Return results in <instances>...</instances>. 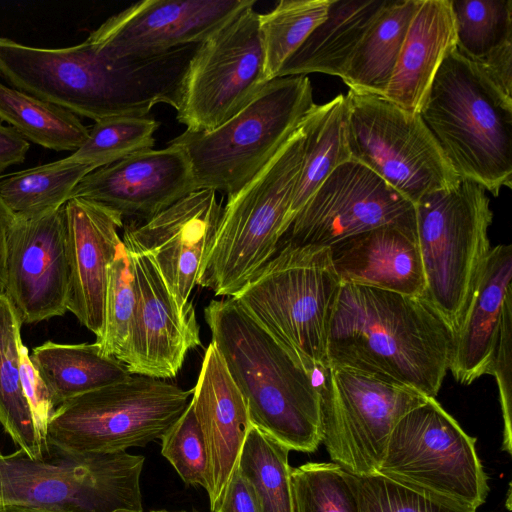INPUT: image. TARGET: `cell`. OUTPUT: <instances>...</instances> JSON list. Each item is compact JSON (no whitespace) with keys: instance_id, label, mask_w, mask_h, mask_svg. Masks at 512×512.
Masks as SVG:
<instances>
[{"instance_id":"obj_35","label":"cell","mask_w":512,"mask_h":512,"mask_svg":"<svg viewBox=\"0 0 512 512\" xmlns=\"http://www.w3.org/2000/svg\"><path fill=\"white\" fill-rule=\"evenodd\" d=\"M330 0H281L270 12L259 14V30L267 81L277 78L284 63L322 23Z\"/></svg>"},{"instance_id":"obj_2","label":"cell","mask_w":512,"mask_h":512,"mask_svg":"<svg viewBox=\"0 0 512 512\" xmlns=\"http://www.w3.org/2000/svg\"><path fill=\"white\" fill-rule=\"evenodd\" d=\"M455 332L424 295L341 283L328 328L327 367L337 366L435 398Z\"/></svg>"},{"instance_id":"obj_9","label":"cell","mask_w":512,"mask_h":512,"mask_svg":"<svg viewBox=\"0 0 512 512\" xmlns=\"http://www.w3.org/2000/svg\"><path fill=\"white\" fill-rule=\"evenodd\" d=\"M49 448L42 459L20 449L8 455L0 450V505L58 512H143L142 455Z\"/></svg>"},{"instance_id":"obj_31","label":"cell","mask_w":512,"mask_h":512,"mask_svg":"<svg viewBox=\"0 0 512 512\" xmlns=\"http://www.w3.org/2000/svg\"><path fill=\"white\" fill-rule=\"evenodd\" d=\"M22 323L0 294V424L13 443L33 459L45 457L22 392L18 345Z\"/></svg>"},{"instance_id":"obj_22","label":"cell","mask_w":512,"mask_h":512,"mask_svg":"<svg viewBox=\"0 0 512 512\" xmlns=\"http://www.w3.org/2000/svg\"><path fill=\"white\" fill-rule=\"evenodd\" d=\"M190 403L206 448L205 490L210 509L215 512L238 468L252 422L246 401L212 341L205 350Z\"/></svg>"},{"instance_id":"obj_21","label":"cell","mask_w":512,"mask_h":512,"mask_svg":"<svg viewBox=\"0 0 512 512\" xmlns=\"http://www.w3.org/2000/svg\"><path fill=\"white\" fill-rule=\"evenodd\" d=\"M69 290L67 309L100 339L111 263L122 241L124 219L111 209L83 198L65 203Z\"/></svg>"},{"instance_id":"obj_14","label":"cell","mask_w":512,"mask_h":512,"mask_svg":"<svg viewBox=\"0 0 512 512\" xmlns=\"http://www.w3.org/2000/svg\"><path fill=\"white\" fill-rule=\"evenodd\" d=\"M322 397V443L333 463L357 476L377 473L395 424L428 399L337 366L327 367Z\"/></svg>"},{"instance_id":"obj_5","label":"cell","mask_w":512,"mask_h":512,"mask_svg":"<svg viewBox=\"0 0 512 512\" xmlns=\"http://www.w3.org/2000/svg\"><path fill=\"white\" fill-rule=\"evenodd\" d=\"M341 282L329 247L281 243L232 298L312 375L326 374V344Z\"/></svg>"},{"instance_id":"obj_3","label":"cell","mask_w":512,"mask_h":512,"mask_svg":"<svg viewBox=\"0 0 512 512\" xmlns=\"http://www.w3.org/2000/svg\"><path fill=\"white\" fill-rule=\"evenodd\" d=\"M204 317L252 424L290 451H316L325 379L300 366L232 297L210 301Z\"/></svg>"},{"instance_id":"obj_4","label":"cell","mask_w":512,"mask_h":512,"mask_svg":"<svg viewBox=\"0 0 512 512\" xmlns=\"http://www.w3.org/2000/svg\"><path fill=\"white\" fill-rule=\"evenodd\" d=\"M419 115L460 179L495 197L512 188V96L480 66L450 52Z\"/></svg>"},{"instance_id":"obj_7","label":"cell","mask_w":512,"mask_h":512,"mask_svg":"<svg viewBox=\"0 0 512 512\" xmlns=\"http://www.w3.org/2000/svg\"><path fill=\"white\" fill-rule=\"evenodd\" d=\"M303 151L301 123L265 167L228 197L197 285L233 297L276 253L290 225Z\"/></svg>"},{"instance_id":"obj_18","label":"cell","mask_w":512,"mask_h":512,"mask_svg":"<svg viewBox=\"0 0 512 512\" xmlns=\"http://www.w3.org/2000/svg\"><path fill=\"white\" fill-rule=\"evenodd\" d=\"M124 245L137 295L126 366L131 374L162 380L174 378L187 353L201 345L194 305L176 299L147 253Z\"/></svg>"},{"instance_id":"obj_41","label":"cell","mask_w":512,"mask_h":512,"mask_svg":"<svg viewBox=\"0 0 512 512\" xmlns=\"http://www.w3.org/2000/svg\"><path fill=\"white\" fill-rule=\"evenodd\" d=\"M512 291L505 299L492 374L495 376L504 422L502 448L512 454Z\"/></svg>"},{"instance_id":"obj_47","label":"cell","mask_w":512,"mask_h":512,"mask_svg":"<svg viewBox=\"0 0 512 512\" xmlns=\"http://www.w3.org/2000/svg\"><path fill=\"white\" fill-rule=\"evenodd\" d=\"M151 512H170V511H166V510H159V511H151Z\"/></svg>"},{"instance_id":"obj_25","label":"cell","mask_w":512,"mask_h":512,"mask_svg":"<svg viewBox=\"0 0 512 512\" xmlns=\"http://www.w3.org/2000/svg\"><path fill=\"white\" fill-rule=\"evenodd\" d=\"M456 49L451 0H419L384 98L419 113L433 79Z\"/></svg>"},{"instance_id":"obj_24","label":"cell","mask_w":512,"mask_h":512,"mask_svg":"<svg viewBox=\"0 0 512 512\" xmlns=\"http://www.w3.org/2000/svg\"><path fill=\"white\" fill-rule=\"evenodd\" d=\"M511 278L512 246L492 247L455 334L449 370L460 384L469 385L492 374L504 303L512 291Z\"/></svg>"},{"instance_id":"obj_16","label":"cell","mask_w":512,"mask_h":512,"mask_svg":"<svg viewBox=\"0 0 512 512\" xmlns=\"http://www.w3.org/2000/svg\"><path fill=\"white\" fill-rule=\"evenodd\" d=\"M68 290L65 204L32 218L14 216L6 240L4 294L22 325L64 315Z\"/></svg>"},{"instance_id":"obj_45","label":"cell","mask_w":512,"mask_h":512,"mask_svg":"<svg viewBox=\"0 0 512 512\" xmlns=\"http://www.w3.org/2000/svg\"><path fill=\"white\" fill-rule=\"evenodd\" d=\"M14 219V215L8 210L0 199V294L5 290V254L6 240L9 227Z\"/></svg>"},{"instance_id":"obj_27","label":"cell","mask_w":512,"mask_h":512,"mask_svg":"<svg viewBox=\"0 0 512 512\" xmlns=\"http://www.w3.org/2000/svg\"><path fill=\"white\" fill-rule=\"evenodd\" d=\"M456 49L512 95V1L451 0Z\"/></svg>"},{"instance_id":"obj_42","label":"cell","mask_w":512,"mask_h":512,"mask_svg":"<svg viewBox=\"0 0 512 512\" xmlns=\"http://www.w3.org/2000/svg\"><path fill=\"white\" fill-rule=\"evenodd\" d=\"M22 392L29 407L34 428L44 455L50 451L47 434L49 422L55 412L51 394L33 365L22 339L18 345Z\"/></svg>"},{"instance_id":"obj_30","label":"cell","mask_w":512,"mask_h":512,"mask_svg":"<svg viewBox=\"0 0 512 512\" xmlns=\"http://www.w3.org/2000/svg\"><path fill=\"white\" fill-rule=\"evenodd\" d=\"M347 118L346 97L339 94L325 104H316L302 121L303 160L291 202L290 224L322 182L338 166L351 160Z\"/></svg>"},{"instance_id":"obj_12","label":"cell","mask_w":512,"mask_h":512,"mask_svg":"<svg viewBox=\"0 0 512 512\" xmlns=\"http://www.w3.org/2000/svg\"><path fill=\"white\" fill-rule=\"evenodd\" d=\"M350 156L415 204L458 184L459 176L419 113L384 97L348 91Z\"/></svg>"},{"instance_id":"obj_8","label":"cell","mask_w":512,"mask_h":512,"mask_svg":"<svg viewBox=\"0 0 512 512\" xmlns=\"http://www.w3.org/2000/svg\"><path fill=\"white\" fill-rule=\"evenodd\" d=\"M414 207L425 296L456 334L492 248L490 199L483 186L460 179L426 194Z\"/></svg>"},{"instance_id":"obj_13","label":"cell","mask_w":512,"mask_h":512,"mask_svg":"<svg viewBox=\"0 0 512 512\" xmlns=\"http://www.w3.org/2000/svg\"><path fill=\"white\" fill-rule=\"evenodd\" d=\"M243 9L197 45L181 81L176 118L186 131L213 130L268 83L259 13Z\"/></svg>"},{"instance_id":"obj_15","label":"cell","mask_w":512,"mask_h":512,"mask_svg":"<svg viewBox=\"0 0 512 512\" xmlns=\"http://www.w3.org/2000/svg\"><path fill=\"white\" fill-rule=\"evenodd\" d=\"M385 225L416 231L414 204L351 159L338 166L309 197L279 244L330 248Z\"/></svg>"},{"instance_id":"obj_6","label":"cell","mask_w":512,"mask_h":512,"mask_svg":"<svg viewBox=\"0 0 512 512\" xmlns=\"http://www.w3.org/2000/svg\"><path fill=\"white\" fill-rule=\"evenodd\" d=\"M315 106L306 75L277 77L219 127L185 130L169 144L187 155L198 190L229 197L265 167Z\"/></svg>"},{"instance_id":"obj_11","label":"cell","mask_w":512,"mask_h":512,"mask_svg":"<svg viewBox=\"0 0 512 512\" xmlns=\"http://www.w3.org/2000/svg\"><path fill=\"white\" fill-rule=\"evenodd\" d=\"M475 444L476 438L428 398L395 424L377 473L476 511L489 486Z\"/></svg>"},{"instance_id":"obj_34","label":"cell","mask_w":512,"mask_h":512,"mask_svg":"<svg viewBox=\"0 0 512 512\" xmlns=\"http://www.w3.org/2000/svg\"><path fill=\"white\" fill-rule=\"evenodd\" d=\"M289 452L252 424L242 446L238 470L259 512H294Z\"/></svg>"},{"instance_id":"obj_40","label":"cell","mask_w":512,"mask_h":512,"mask_svg":"<svg viewBox=\"0 0 512 512\" xmlns=\"http://www.w3.org/2000/svg\"><path fill=\"white\" fill-rule=\"evenodd\" d=\"M161 447L185 484L207 488V453L191 403L161 438Z\"/></svg>"},{"instance_id":"obj_19","label":"cell","mask_w":512,"mask_h":512,"mask_svg":"<svg viewBox=\"0 0 512 512\" xmlns=\"http://www.w3.org/2000/svg\"><path fill=\"white\" fill-rule=\"evenodd\" d=\"M222 211L216 191L199 189L147 221L124 225L122 241L147 253L171 293L186 304L197 285Z\"/></svg>"},{"instance_id":"obj_33","label":"cell","mask_w":512,"mask_h":512,"mask_svg":"<svg viewBox=\"0 0 512 512\" xmlns=\"http://www.w3.org/2000/svg\"><path fill=\"white\" fill-rule=\"evenodd\" d=\"M95 170L91 165L61 160L0 178V199L21 218H32L63 206L80 180Z\"/></svg>"},{"instance_id":"obj_1","label":"cell","mask_w":512,"mask_h":512,"mask_svg":"<svg viewBox=\"0 0 512 512\" xmlns=\"http://www.w3.org/2000/svg\"><path fill=\"white\" fill-rule=\"evenodd\" d=\"M196 45L146 58H114L89 35L66 48H38L0 37V76L15 89L98 121L174 109Z\"/></svg>"},{"instance_id":"obj_36","label":"cell","mask_w":512,"mask_h":512,"mask_svg":"<svg viewBox=\"0 0 512 512\" xmlns=\"http://www.w3.org/2000/svg\"><path fill=\"white\" fill-rule=\"evenodd\" d=\"M160 123L148 116H114L98 120L83 145L63 163H81L95 169L115 163L155 145Z\"/></svg>"},{"instance_id":"obj_23","label":"cell","mask_w":512,"mask_h":512,"mask_svg":"<svg viewBox=\"0 0 512 512\" xmlns=\"http://www.w3.org/2000/svg\"><path fill=\"white\" fill-rule=\"evenodd\" d=\"M341 283L404 295H424L426 282L416 231L385 225L330 247Z\"/></svg>"},{"instance_id":"obj_17","label":"cell","mask_w":512,"mask_h":512,"mask_svg":"<svg viewBox=\"0 0 512 512\" xmlns=\"http://www.w3.org/2000/svg\"><path fill=\"white\" fill-rule=\"evenodd\" d=\"M256 0H144L90 36L114 58L146 59L203 42Z\"/></svg>"},{"instance_id":"obj_43","label":"cell","mask_w":512,"mask_h":512,"mask_svg":"<svg viewBox=\"0 0 512 512\" xmlns=\"http://www.w3.org/2000/svg\"><path fill=\"white\" fill-rule=\"evenodd\" d=\"M215 512H259L252 492L238 468Z\"/></svg>"},{"instance_id":"obj_32","label":"cell","mask_w":512,"mask_h":512,"mask_svg":"<svg viewBox=\"0 0 512 512\" xmlns=\"http://www.w3.org/2000/svg\"><path fill=\"white\" fill-rule=\"evenodd\" d=\"M26 140L55 151H76L89 129L72 112L0 82V122Z\"/></svg>"},{"instance_id":"obj_37","label":"cell","mask_w":512,"mask_h":512,"mask_svg":"<svg viewBox=\"0 0 512 512\" xmlns=\"http://www.w3.org/2000/svg\"><path fill=\"white\" fill-rule=\"evenodd\" d=\"M136 285L127 249L121 241L110 266L105 298L104 331L96 344L125 365L136 312Z\"/></svg>"},{"instance_id":"obj_20","label":"cell","mask_w":512,"mask_h":512,"mask_svg":"<svg viewBox=\"0 0 512 512\" xmlns=\"http://www.w3.org/2000/svg\"><path fill=\"white\" fill-rule=\"evenodd\" d=\"M196 190L187 155L169 144L91 171L76 185L70 199L94 201L139 223Z\"/></svg>"},{"instance_id":"obj_38","label":"cell","mask_w":512,"mask_h":512,"mask_svg":"<svg viewBox=\"0 0 512 512\" xmlns=\"http://www.w3.org/2000/svg\"><path fill=\"white\" fill-rule=\"evenodd\" d=\"M294 512H359L346 472L333 462L291 468Z\"/></svg>"},{"instance_id":"obj_29","label":"cell","mask_w":512,"mask_h":512,"mask_svg":"<svg viewBox=\"0 0 512 512\" xmlns=\"http://www.w3.org/2000/svg\"><path fill=\"white\" fill-rule=\"evenodd\" d=\"M418 4L419 0H390L375 18L341 77L350 91L384 96Z\"/></svg>"},{"instance_id":"obj_46","label":"cell","mask_w":512,"mask_h":512,"mask_svg":"<svg viewBox=\"0 0 512 512\" xmlns=\"http://www.w3.org/2000/svg\"><path fill=\"white\" fill-rule=\"evenodd\" d=\"M0 512H58L47 510L38 507L25 506V505H15V504H5L0 505Z\"/></svg>"},{"instance_id":"obj_28","label":"cell","mask_w":512,"mask_h":512,"mask_svg":"<svg viewBox=\"0 0 512 512\" xmlns=\"http://www.w3.org/2000/svg\"><path fill=\"white\" fill-rule=\"evenodd\" d=\"M30 358L56 408L69 399L132 375L123 362L104 354L96 343L46 341L32 350Z\"/></svg>"},{"instance_id":"obj_39","label":"cell","mask_w":512,"mask_h":512,"mask_svg":"<svg viewBox=\"0 0 512 512\" xmlns=\"http://www.w3.org/2000/svg\"><path fill=\"white\" fill-rule=\"evenodd\" d=\"M346 476L359 512H476L378 473Z\"/></svg>"},{"instance_id":"obj_44","label":"cell","mask_w":512,"mask_h":512,"mask_svg":"<svg viewBox=\"0 0 512 512\" xmlns=\"http://www.w3.org/2000/svg\"><path fill=\"white\" fill-rule=\"evenodd\" d=\"M29 147L30 144L20 133L0 122V173L11 165L23 163Z\"/></svg>"},{"instance_id":"obj_10","label":"cell","mask_w":512,"mask_h":512,"mask_svg":"<svg viewBox=\"0 0 512 512\" xmlns=\"http://www.w3.org/2000/svg\"><path fill=\"white\" fill-rule=\"evenodd\" d=\"M192 390L162 379H128L60 404L49 422V447L110 453L161 439L187 409Z\"/></svg>"},{"instance_id":"obj_26","label":"cell","mask_w":512,"mask_h":512,"mask_svg":"<svg viewBox=\"0 0 512 512\" xmlns=\"http://www.w3.org/2000/svg\"><path fill=\"white\" fill-rule=\"evenodd\" d=\"M390 0H330L327 16L284 63L277 77H342L360 40Z\"/></svg>"}]
</instances>
